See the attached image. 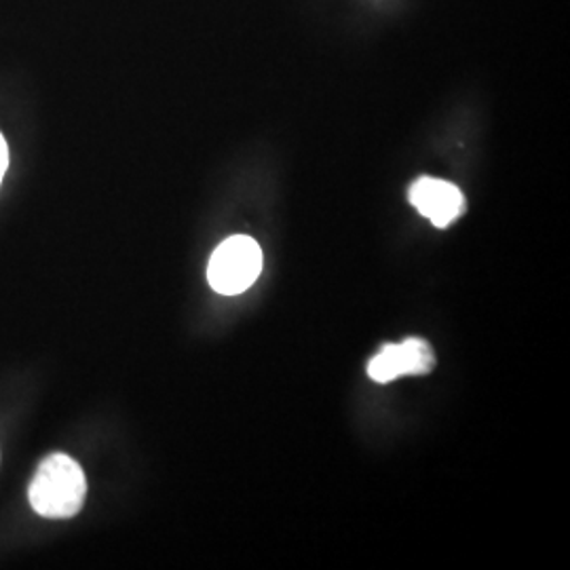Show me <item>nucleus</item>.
<instances>
[{"mask_svg":"<svg viewBox=\"0 0 570 570\" xmlns=\"http://www.w3.org/2000/svg\"><path fill=\"white\" fill-rule=\"evenodd\" d=\"M263 271V249L245 235L228 237L216 247L207 265V282L226 296L242 294L252 287Z\"/></svg>","mask_w":570,"mask_h":570,"instance_id":"2","label":"nucleus"},{"mask_svg":"<svg viewBox=\"0 0 570 570\" xmlns=\"http://www.w3.org/2000/svg\"><path fill=\"white\" fill-rule=\"evenodd\" d=\"M435 367V353L428 341L407 338L400 345H385L376 353L370 364L367 374L376 383H391L406 374H429Z\"/></svg>","mask_w":570,"mask_h":570,"instance_id":"3","label":"nucleus"},{"mask_svg":"<svg viewBox=\"0 0 570 570\" xmlns=\"http://www.w3.org/2000/svg\"><path fill=\"white\" fill-rule=\"evenodd\" d=\"M87 497L81 465L68 454H51L42 461L28 489L32 510L47 520L75 518Z\"/></svg>","mask_w":570,"mask_h":570,"instance_id":"1","label":"nucleus"},{"mask_svg":"<svg viewBox=\"0 0 570 570\" xmlns=\"http://www.w3.org/2000/svg\"><path fill=\"white\" fill-rule=\"evenodd\" d=\"M410 204L419 209L421 216L429 218L438 228H449L454 220L465 214V195L459 186L438 180V178H419L410 186Z\"/></svg>","mask_w":570,"mask_h":570,"instance_id":"4","label":"nucleus"},{"mask_svg":"<svg viewBox=\"0 0 570 570\" xmlns=\"http://www.w3.org/2000/svg\"><path fill=\"white\" fill-rule=\"evenodd\" d=\"M7 167H9V148H7V142H4V138L0 134V184H2L4 174H7Z\"/></svg>","mask_w":570,"mask_h":570,"instance_id":"5","label":"nucleus"}]
</instances>
